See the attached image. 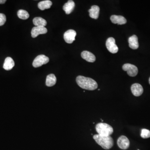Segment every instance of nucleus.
<instances>
[{
    "label": "nucleus",
    "instance_id": "1",
    "mask_svg": "<svg viewBox=\"0 0 150 150\" xmlns=\"http://www.w3.org/2000/svg\"><path fill=\"white\" fill-rule=\"evenodd\" d=\"M76 81L78 86L84 89L93 91L98 88L97 82L90 78L79 76L77 77Z\"/></svg>",
    "mask_w": 150,
    "mask_h": 150
},
{
    "label": "nucleus",
    "instance_id": "2",
    "mask_svg": "<svg viewBox=\"0 0 150 150\" xmlns=\"http://www.w3.org/2000/svg\"><path fill=\"white\" fill-rule=\"evenodd\" d=\"M93 138L97 143L104 149H110L114 146V140L111 136H102L96 134L93 136Z\"/></svg>",
    "mask_w": 150,
    "mask_h": 150
},
{
    "label": "nucleus",
    "instance_id": "3",
    "mask_svg": "<svg viewBox=\"0 0 150 150\" xmlns=\"http://www.w3.org/2000/svg\"><path fill=\"white\" fill-rule=\"evenodd\" d=\"M96 131L102 136H110L114 132L112 127L106 123H100L96 126Z\"/></svg>",
    "mask_w": 150,
    "mask_h": 150
},
{
    "label": "nucleus",
    "instance_id": "4",
    "mask_svg": "<svg viewBox=\"0 0 150 150\" xmlns=\"http://www.w3.org/2000/svg\"><path fill=\"white\" fill-rule=\"evenodd\" d=\"M49 57L44 55H38L34 59L33 62V66L34 68H38L49 62Z\"/></svg>",
    "mask_w": 150,
    "mask_h": 150
},
{
    "label": "nucleus",
    "instance_id": "5",
    "mask_svg": "<svg viewBox=\"0 0 150 150\" xmlns=\"http://www.w3.org/2000/svg\"><path fill=\"white\" fill-rule=\"evenodd\" d=\"M124 71H127L128 74L130 76H136L138 74V69L136 66L134 65L130 64H126L122 67Z\"/></svg>",
    "mask_w": 150,
    "mask_h": 150
},
{
    "label": "nucleus",
    "instance_id": "6",
    "mask_svg": "<svg viewBox=\"0 0 150 150\" xmlns=\"http://www.w3.org/2000/svg\"><path fill=\"white\" fill-rule=\"evenodd\" d=\"M106 46L108 51L111 53H117L118 51V48L116 44L115 40L114 38L108 39L106 42Z\"/></svg>",
    "mask_w": 150,
    "mask_h": 150
},
{
    "label": "nucleus",
    "instance_id": "7",
    "mask_svg": "<svg viewBox=\"0 0 150 150\" xmlns=\"http://www.w3.org/2000/svg\"><path fill=\"white\" fill-rule=\"evenodd\" d=\"M117 144L118 147L123 150H126L129 147L130 143L129 139L125 136H121L118 139Z\"/></svg>",
    "mask_w": 150,
    "mask_h": 150
},
{
    "label": "nucleus",
    "instance_id": "8",
    "mask_svg": "<svg viewBox=\"0 0 150 150\" xmlns=\"http://www.w3.org/2000/svg\"><path fill=\"white\" fill-rule=\"evenodd\" d=\"M76 32L74 30L70 29L66 31L64 34V39L68 43H72L75 40Z\"/></svg>",
    "mask_w": 150,
    "mask_h": 150
},
{
    "label": "nucleus",
    "instance_id": "9",
    "mask_svg": "<svg viewBox=\"0 0 150 150\" xmlns=\"http://www.w3.org/2000/svg\"><path fill=\"white\" fill-rule=\"evenodd\" d=\"M47 31V28L45 27H34L31 30V36L33 38H35L40 34H46Z\"/></svg>",
    "mask_w": 150,
    "mask_h": 150
},
{
    "label": "nucleus",
    "instance_id": "10",
    "mask_svg": "<svg viewBox=\"0 0 150 150\" xmlns=\"http://www.w3.org/2000/svg\"><path fill=\"white\" fill-rule=\"evenodd\" d=\"M131 91L133 95L137 97L141 96L143 92L142 86L137 83H134L131 86Z\"/></svg>",
    "mask_w": 150,
    "mask_h": 150
},
{
    "label": "nucleus",
    "instance_id": "11",
    "mask_svg": "<svg viewBox=\"0 0 150 150\" xmlns=\"http://www.w3.org/2000/svg\"><path fill=\"white\" fill-rule=\"evenodd\" d=\"M81 57L89 62L93 63L96 61V58L94 54L88 51H83L81 53Z\"/></svg>",
    "mask_w": 150,
    "mask_h": 150
},
{
    "label": "nucleus",
    "instance_id": "12",
    "mask_svg": "<svg viewBox=\"0 0 150 150\" xmlns=\"http://www.w3.org/2000/svg\"><path fill=\"white\" fill-rule=\"evenodd\" d=\"M110 19L113 24L118 25L125 24L127 22L126 18L121 16L112 15L111 16Z\"/></svg>",
    "mask_w": 150,
    "mask_h": 150
},
{
    "label": "nucleus",
    "instance_id": "13",
    "mask_svg": "<svg viewBox=\"0 0 150 150\" xmlns=\"http://www.w3.org/2000/svg\"><path fill=\"white\" fill-rule=\"evenodd\" d=\"M89 16L93 19H97L99 15L100 8L97 5H93L89 10Z\"/></svg>",
    "mask_w": 150,
    "mask_h": 150
},
{
    "label": "nucleus",
    "instance_id": "14",
    "mask_svg": "<svg viewBox=\"0 0 150 150\" xmlns=\"http://www.w3.org/2000/svg\"><path fill=\"white\" fill-rule=\"evenodd\" d=\"M75 6V3L74 2V1L70 0L64 5L63 10L65 11L66 14H69L73 11L74 8Z\"/></svg>",
    "mask_w": 150,
    "mask_h": 150
},
{
    "label": "nucleus",
    "instance_id": "15",
    "mask_svg": "<svg viewBox=\"0 0 150 150\" xmlns=\"http://www.w3.org/2000/svg\"><path fill=\"white\" fill-rule=\"evenodd\" d=\"M129 46L133 49H137L139 47V43L138 42V38L136 35H133L128 39Z\"/></svg>",
    "mask_w": 150,
    "mask_h": 150
},
{
    "label": "nucleus",
    "instance_id": "16",
    "mask_svg": "<svg viewBox=\"0 0 150 150\" xmlns=\"http://www.w3.org/2000/svg\"><path fill=\"white\" fill-rule=\"evenodd\" d=\"M15 65V63L14 60L11 57H7L5 60L3 67L5 70L9 71L11 70Z\"/></svg>",
    "mask_w": 150,
    "mask_h": 150
},
{
    "label": "nucleus",
    "instance_id": "17",
    "mask_svg": "<svg viewBox=\"0 0 150 150\" xmlns=\"http://www.w3.org/2000/svg\"><path fill=\"white\" fill-rule=\"evenodd\" d=\"M57 79L56 77L53 74H50L46 77V84L48 87H51L54 86L56 83Z\"/></svg>",
    "mask_w": 150,
    "mask_h": 150
},
{
    "label": "nucleus",
    "instance_id": "18",
    "mask_svg": "<svg viewBox=\"0 0 150 150\" xmlns=\"http://www.w3.org/2000/svg\"><path fill=\"white\" fill-rule=\"evenodd\" d=\"M52 5V3L51 1L49 0H46L40 2L38 4V7L40 10L43 11L45 9H49L51 8Z\"/></svg>",
    "mask_w": 150,
    "mask_h": 150
},
{
    "label": "nucleus",
    "instance_id": "19",
    "mask_svg": "<svg viewBox=\"0 0 150 150\" xmlns=\"http://www.w3.org/2000/svg\"><path fill=\"white\" fill-rule=\"evenodd\" d=\"M33 23L36 26L45 27L47 25L46 20L41 17H36L33 19Z\"/></svg>",
    "mask_w": 150,
    "mask_h": 150
},
{
    "label": "nucleus",
    "instance_id": "20",
    "mask_svg": "<svg viewBox=\"0 0 150 150\" xmlns=\"http://www.w3.org/2000/svg\"><path fill=\"white\" fill-rule=\"evenodd\" d=\"M17 15L19 18L23 20L27 19L29 17V14L28 12L23 9L19 10L18 11Z\"/></svg>",
    "mask_w": 150,
    "mask_h": 150
},
{
    "label": "nucleus",
    "instance_id": "21",
    "mask_svg": "<svg viewBox=\"0 0 150 150\" xmlns=\"http://www.w3.org/2000/svg\"><path fill=\"white\" fill-rule=\"evenodd\" d=\"M141 136L143 139H148L150 137V130L143 128L141 130Z\"/></svg>",
    "mask_w": 150,
    "mask_h": 150
},
{
    "label": "nucleus",
    "instance_id": "22",
    "mask_svg": "<svg viewBox=\"0 0 150 150\" xmlns=\"http://www.w3.org/2000/svg\"><path fill=\"white\" fill-rule=\"evenodd\" d=\"M6 21V16L4 14H0V26L4 25Z\"/></svg>",
    "mask_w": 150,
    "mask_h": 150
},
{
    "label": "nucleus",
    "instance_id": "23",
    "mask_svg": "<svg viewBox=\"0 0 150 150\" xmlns=\"http://www.w3.org/2000/svg\"><path fill=\"white\" fill-rule=\"evenodd\" d=\"M6 1L5 0H0V4H4Z\"/></svg>",
    "mask_w": 150,
    "mask_h": 150
},
{
    "label": "nucleus",
    "instance_id": "24",
    "mask_svg": "<svg viewBox=\"0 0 150 150\" xmlns=\"http://www.w3.org/2000/svg\"><path fill=\"white\" fill-rule=\"evenodd\" d=\"M149 84H150V77L149 79Z\"/></svg>",
    "mask_w": 150,
    "mask_h": 150
},
{
    "label": "nucleus",
    "instance_id": "25",
    "mask_svg": "<svg viewBox=\"0 0 150 150\" xmlns=\"http://www.w3.org/2000/svg\"><path fill=\"white\" fill-rule=\"evenodd\" d=\"M138 150H140L138 149Z\"/></svg>",
    "mask_w": 150,
    "mask_h": 150
}]
</instances>
